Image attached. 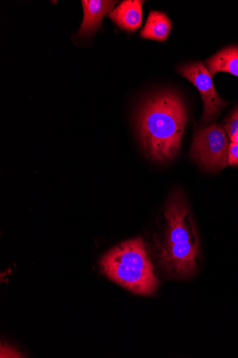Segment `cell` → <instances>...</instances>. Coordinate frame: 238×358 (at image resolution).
Returning a JSON list of instances; mask_svg holds the SVG:
<instances>
[{
    "label": "cell",
    "mask_w": 238,
    "mask_h": 358,
    "mask_svg": "<svg viewBox=\"0 0 238 358\" xmlns=\"http://www.w3.org/2000/svg\"><path fill=\"white\" fill-rule=\"evenodd\" d=\"M100 266L110 280L135 294L149 296L157 288L158 280L141 237L114 247L102 257Z\"/></svg>",
    "instance_id": "3"
},
{
    "label": "cell",
    "mask_w": 238,
    "mask_h": 358,
    "mask_svg": "<svg viewBox=\"0 0 238 358\" xmlns=\"http://www.w3.org/2000/svg\"><path fill=\"white\" fill-rule=\"evenodd\" d=\"M228 164L231 166H238V144L231 143L228 149Z\"/></svg>",
    "instance_id": "11"
},
{
    "label": "cell",
    "mask_w": 238,
    "mask_h": 358,
    "mask_svg": "<svg viewBox=\"0 0 238 358\" xmlns=\"http://www.w3.org/2000/svg\"><path fill=\"white\" fill-rule=\"evenodd\" d=\"M178 72L200 92L204 107L202 122L207 124L214 121L227 103L217 93L209 69L202 62H195L180 65Z\"/></svg>",
    "instance_id": "5"
},
{
    "label": "cell",
    "mask_w": 238,
    "mask_h": 358,
    "mask_svg": "<svg viewBox=\"0 0 238 358\" xmlns=\"http://www.w3.org/2000/svg\"><path fill=\"white\" fill-rule=\"evenodd\" d=\"M84 20L80 29L79 36L90 37L101 27L102 20L110 14L117 1L107 0H83Z\"/></svg>",
    "instance_id": "6"
},
{
    "label": "cell",
    "mask_w": 238,
    "mask_h": 358,
    "mask_svg": "<svg viewBox=\"0 0 238 358\" xmlns=\"http://www.w3.org/2000/svg\"><path fill=\"white\" fill-rule=\"evenodd\" d=\"M224 128L230 138L238 133V108L225 120Z\"/></svg>",
    "instance_id": "10"
},
{
    "label": "cell",
    "mask_w": 238,
    "mask_h": 358,
    "mask_svg": "<svg viewBox=\"0 0 238 358\" xmlns=\"http://www.w3.org/2000/svg\"><path fill=\"white\" fill-rule=\"evenodd\" d=\"M172 21L161 12L151 11L147 23L140 32L144 39L164 42L171 34Z\"/></svg>",
    "instance_id": "8"
},
{
    "label": "cell",
    "mask_w": 238,
    "mask_h": 358,
    "mask_svg": "<svg viewBox=\"0 0 238 358\" xmlns=\"http://www.w3.org/2000/svg\"><path fill=\"white\" fill-rule=\"evenodd\" d=\"M164 215L167 226L159 248L161 264L170 274L189 277L198 269L199 240L190 210L180 194L175 193L170 199Z\"/></svg>",
    "instance_id": "2"
},
{
    "label": "cell",
    "mask_w": 238,
    "mask_h": 358,
    "mask_svg": "<svg viewBox=\"0 0 238 358\" xmlns=\"http://www.w3.org/2000/svg\"><path fill=\"white\" fill-rule=\"evenodd\" d=\"M228 147L225 129L214 123L198 130L194 138L191 153L204 169L221 171L228 165Z\"/></svg>",
    "instance_id": "4"
},
{
    "label": "cell",
    "mask_w": 238,
    "mask_h": 358,
    "mask_svg": "<svg viewBox=\"0 0 238 358\" xmlns=\"http://www.w3.org/2000/svg\"><path fill=\"white\" fill-rule=\"evenodd\" d=\"M144 3L140 0H126L113 10L108 17L123 29L137 31L142 24Z\"/></svg>",
    "instance_id": "7"
},
{
    "label": "cell",
    "mask_w": 238,
    "mask_h": 358,
    "mask_svg": "<svg viewBox=\"0 0 238 358\" xmlns=\"http://www.w3.org/2000/svg\"><path fill=\"white\" fill-rule=\"evenodd\" d=\"M188 117L181 97L163 92L148 99L137 117V129L148 157L164 162L172 159L181 148Z\"/></svg>",
    "instance_id": "1"
},
{
    "label": "cell",
    "mask_w": 238,
    "mask_h": 358,
    "mask_svg": "<svg viewBox=\"0 0 238 358\" xmlns=\"http://www.w3.org/2000/svg\"><path fill=\"white\" fill-rule=\"evenodd\" d=\"M212 76L225 72L238 77V46L225 48L206 62Z\"/></svg>",
    "instance_id": "9"
},
{
    "label": "cell",
    "mask_w": 238,
    "mask_h": 358,
    "mask_svg": "<svg viewBox=\"0 0 238 358\" xmlns=\"http://www.w3.org/2000/svg\"><path fill=\"white\" fill-rule=\"evenodd\" d=\"M230 139L232 143L238 144V133H237L235 135H234Z\"/></svg>",
    "instance_id": "12"
}]
</instances>
